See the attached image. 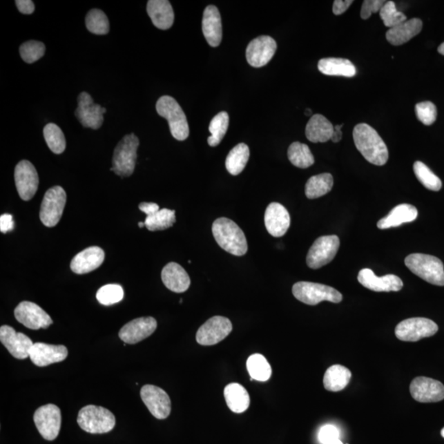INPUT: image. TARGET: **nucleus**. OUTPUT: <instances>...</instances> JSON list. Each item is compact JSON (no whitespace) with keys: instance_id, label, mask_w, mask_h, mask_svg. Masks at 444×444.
<instances>
[{"instance_id":"obj_1","label":"nucleus","mask_w":444,"mask_h":444,"mask_svg":"<svg viewBox=\"0 0 444 444\" xmlns=\"http://www.w3.org/2000/svg\"><path fill=\"white\" fill-rule=\"evenodd\" d=\"M356 148L366 161L375 166L385 165L389 150L378 132L367 124H357L353 131Z\"/></svg>"},{"instance_id":"obj_2","label":"nucleus","mask_w":444,"mask_h":444,"mask_svg":"<svg viewBox=\"0 0 444 444\" xmlns=\"http://www.w3.org/2000/svg\"><path fill=\"white\" fill-rule=\"evenodd\" d=\"M213 234L219 247L235 256H244L248 251L244 233L231 220L222 218L213 224Z\"/></svg>"},{"instance_id":"obj_3","label":"nucleus","mask_w":444,"mask_h":444,"mask_svg":"<svg viewBox=\"0 0 444 444\" xmlns=\"http://www.w3.org/2000/svg\"><path fill=\"white\" fill-rule=\"evenodd\" d=\"M409 270L434 286H444V266L439 258L424 253H412L405 260Z\"/></svg>"},{"instance_id":"obj_4","label":"nucleus","mask_w":444,"mask_h":444,"mask_svg":"<svg viewBox=\"0 0 444 444\" xmlns=\"http://www.w3.org/2000/svg\"><path fill=\"white\" fill-rule=\"evenodd\" d=\"M77 424L89 434H106L115 428L116 421L114 414L109 409L89 405L80 409Z\"/></svg>"},{"instance_id":"obj_5","label":"nucleus","mask_w":444,"mask_h":444,"mask_svg":"<svg viewBox=\"0 0 444 444\" xmlns=\"http://www.w3.org/2000/svg\"><path fill=\"white\" fill-rule=\"evenodd\" d=\"M156 108L158 115L167 119L172 136L178 141L187 139L188 120L179 103L173 97L163 96L157 101Z\"/></svg>"},{"instance_id":"obj_6","label":"nucleus","mask_w":444,"mask_h":444,"mask_svg":"<svg viewBox=\"0 0 444 444\" xmlns=\"http://www.w3.org/2000/svg\"><path fill=\"white\" fill-rule=\"evenodd\" d=\"M139 146V139L135 133L124 136L115 148L110 171L122 178L131 176L135 169Z\"/></svg>"},{"instance_id":"obj_7","label":"nucleus","mask_w":444,"mask_h":444,"mask_svg":"<svg viewBox=\"0 0 444 444\" xmlns=\"http://www.w3.org/2000/svg\"><path fill=\"white\" fill-rule=\"evenodd\" d=\"M292 293L300 302L308 305H317L322 301L338 304L343 299L342 295L334 287L309 282L296 283Z\"/></svg>"},{"instance_id":"obj_8","label":"nucleus","mask_w":444,"mask_h":444,"mask_svg":"<svg viewBox=\"0 0 444 444\" xmlns=\"http://www.w3.org/2000/svg\"><path fill=\"white\" fill-rule=\"evenodd\" d=\"M438 327L426 318H407L398 323L395 329L396 337L403 342H416L437 334Z\"/></svg>"},{"instance_id":"obj_9","label":"nucleus","mask_w":444,"mask_h":444,"mask_svg":"<svg viewBox=\"0 0 444 444\" xmlns=\"http://www.w3.org/2000/svg\"><path fill=\"white\" fill-rule=\"evenodd\" d=\"M67 195L62 187L55 186L46 191L43 198L40 218L47 227H54L60 221L66 204Z\"/></svg>"},{"instance_id":"obj_10","label":"nucleus","mask_w":444,"mask_h":444,"mask_svg":"<svg viewBox=\"0 0 444 444\" xmlns=\"http://www.w3.org/2000/svg\"><path fill=\"white\" fill-rule=\"evenodd\" d=\"M340 240L337 235H325L314 241L309 249L306 262L311 269H318L329 264L337 255Z\"/></svg>"},{"instance_id":"obj_11","label":"nucleus","mask_w":444,"mask_h":444,"mask_svg":"<svg viewBox=\"0 0 444 444\" xmlns=\"http://www.w3.org/2000/svg\"><path fill=\"white\" fill-rule=\"evenodd\" d=\"M34 422L43 438L53 441L61 429V412L54 404L45 405L39 407L34 414Z\"/></svg>"},{"instance_id":"obj_12","label":"nucleus","mask_w":444,"mask_h":444,"mask_svg":"<svg viewBox=\"0 0 444 444\" xmlns=\"http://www.w3.org/2000/svg\"><path fill=\"white\" fill-rule=\"evenodd\" d=\"M233 327L230 320L222 316L211 318L197 331L196 340L202 346H213L221 342L231 333Z\"/></svg>"},{"instance_id":"obj_13","label":"nucleus","mask_w":444,"mask_h":444,"mask_svg":"<svg viewBox=\"0 0 444 444\" xmlns=\"http://www.w3.org/2000/svg\"><path fill=\"white\" fill-rule=\"evenodd\" d=\"M15 316L17 321L32 330L46 329L53 323L52 318L44 309L30 301H23L17 306Z\"/></svg>"},{"instance_id":"obj_14","label":"nucleus","mask_w":444,"mask_h":444,"mask_svg":"<svg viewBox=\"0 0 444 444\" xmlns=\"http://www.w3.org/2000/svg\"><path fill=\"white\" fill-rule=\"evenodd\" d=\"M142 402L152 415L158 420H165L170 416L171 402L170 396L161 387L144 385L140 392Z\"/></svg>"},{"instance_id":"obj_15","label":"nucleus","mask_w":444,"mask_h":444,"mask_svg":"<svg viewBox=\"0 0 444 444\" xmlns=\"http://www.w3.org/2000/svg\"><path fill=\"white\" fill-rule=\"evenodd\" d=\"M77 102L79 105L75 115L81 124L85 128H100L104 122L103 115L106 112V108L95 104L93 97L88 93H80Z\"/></svg>"},{"instance_id":"obj_16","label":"nucleus","mask_w":444,"mask_h":444,"mask_svg":"<svg viewBox=\"0 0 444 444\" xmlns=\"http://www.w3.org/2000/svg\"><path fill=\"white\" fill-rule=\"evenodd\" d=\"M15 184L21 200H31L36 195L39 177L35 166L28 161H21L15 167Z\"/></svg>"},{"instance_id":"obj_17","label":"nucleus","mask_w":444,"mask_h":444,"mask_svg":"<svg viewBox=\"0 0 444 444\" xmlns=\"http://www.w3.org/2000/svg\"><path fill=\"white\" fill-rule=\"evenodd\" d=\"M409 392L418 403H438L444 399V385L441 382L427 377L414 378Z\"/></svg>"},{"instance_id":"obj_18","label":"nucleus","mask_w":444,"mask_h":444,"mask_svg":"<svg viewBox=\"0 0 444 444\" xmlns=\"http://www.w3.org/2000/svg\"><path fill=\"white\" fill-rule=\"evenodd\" d=\"M277 42L269 36L258 37L250 41L247 49V59L250 66L261 68L269 64L277 51Z\"/></svg>"},{"instance_id":"obj_19","label":"nucleus","mask_w":444,"mask_h":444,"mask_svg":"<svg viewBox=\"0 0 444 444\" xmlns=\"http://www.w3.org/2000/svg\"><path fill=\"white\" fill-rule=\"evenodd\" d=\"M0 340L8 352L19 360L27 359L34 345L28 336L17 333L15 329L8 325L0 327Z\"/></svg>"},{"instance_id":"obj_20","label":"nucleus","mask_w":444,"mask_h":444,"mask_svg":"<svg viewBox=\"0 0 444 444\" xmlns=\"http://www.w3.org/2000/svg\"><path fill=\"white\" fill-rule=\"evenodd\" d=\"M157 327V322L153 317L136 318L125 325L119 333V337L126 344H136L148 338Z\"/></svg>"},{"instance_id":"obj_21","label":"nucleus","mask_w":444,"mask_h":444,"mask_svg":"<svg viewBox=\"0 0 444 444\" xmlns=\"http://www.w3.org/2000/svg\"><path fill=\"white\" fill-rule=\"evenodd\" d=\"M68 349L63 345H50L42 342L34 343L29 351L32 363L38 367L64 361L68 356Z\"/></svg>"},{"instance_id":"obj_22","label":"nucleus","mask_w":444,"mask_h":444,"mask_svg":"<svg viewBox=\"0 0 444 444\" xmlns=\"http://www.w3.org/2000/svg\"><path fill=\"white\" fill-rule=\"evenodd\" d=\"M358 281L365 288L375 292L399 291L403 287L402 279L398 276L389 274L378 278L371 269H362L358 275Z\"/></svg>"},{"instance_id":"obj_23","label":"nucleus","mask_w":444,"mask_h":444,"mask_svg":"<svg viewBox=\"0 0 444 444\" xmlns=\"http://www.w3.org/2000/svg\"><path fill=\"white\" fill-rule=\"evenodd\" d=\"M266 229L273 237H282L291 226V217L284 206L271 202L267 206L264 215Z\"/></svg>"},{"instance_id":"obj_24","label":"nucleus","mask_w":444,"mask_h":444,"mask_svg":"<svg viewBox=\"0 0 444 444\" xmlns=\"http://www.w3.org/2000/svg\"><path fill=\"white\" fill-rule=\"evenodd\" d=\"M105 260V252L100 247L87 248L73 258L70 267L76 274H86L96 270Z\"/></svg>"},{"instance_id":"obj_25","label":"nucleus","mask_w":444,"mask_h":444,"mask_svg":"<svg viewBox=\"0 0 444 444\" xmlns=\"http://www.w3.org/2000/svg\"><path fill=\"white\" fill-rule=\"evenodd\" d=\"M202 32L206 41L213 47L221 44L222 40V17L218 8L214 6H209L205 8L202 18Z\"/></svg>"},{"instance_id":"obj_26","label":"nucleus","mask_w":444,"mask_h":444,"mask_svg":"<svg viewBox=\"0 0 444 444\" xmlns=\"http://www.w3.org/2000/svg\"><path fill=\"white\" fill-rule=\"evenodd\" d=\"M162 280L167 289L175 293L186 291L191 283L187 271L176 262H170L164 267Z\"/></svg>"},{"instance_id":"obj_27","label":"nucleus","mask_w":444,"mask_h":444,"mask_svg":"<svg viewBox=\"0 0 444 444\" xmlns=\"http://www.w3.org/2000/svg\"><path fill=\"white\" fill-rule=\"evenodd\" d=\"M146 12L155 27L158 29H169L174 23L173 8L167 0H150L146 6Z\"/></svg>"},{"instance_id":"obj_28","label":"nucleus","mask_w":444,"mask_h":444,"mask_svg":"<svg viewBox=\"0 0 444 444\" xmlns=\"http://www.w3.org/2000/svg\"><path fill=\"white\" fill-rule=\"evenodd\" d=\"M423 23L420 19H412L404 21L389 30L386 38L390 44L400 46L412 40L421 32Z\"/></svg>"},{"instance_id":"obj_29","label":"nucleus","mask_w":444,"mask_h":444,"mask_svg":"<svg viewBox=\"0 0 444 444\" xmlns=\"http://www.w3.org/2000/svg\"><path fill=\"white\" fill-rule=\"evenodd\" d=\"M334 133V126L325 116L317 114L309 120L305 128V135L310 142H326L331 140Z\"/></svg>"},{"instance_id":"obj_30","label":"nucleus","mask_w":444,"mask_h":444,"mask_svg":"<svg viewBox=\"0 0 444 444\" xmlns=\"http://www.w3.org/2000/svg\"><path fill=\"white\" fill-rule=\"evenodd\" d=\"M418 211L416 206L404 204L395 206L391 212L381 220H379L377 226L378 229L385 230L392 227H398L403 223L415 221L417 218Z\"/></svg>"},{"instance_id":"obj_31","label":"nucleus","mask_w":444,"mask_h":444,"mask_svg":"<svg viewBox=\"0 0 444 444\" xmlns=\"http://www.w3.org/2000/svg\"><path fill=\"white\" fill-rule=\"evenodd\" d=\"M224 396L228 407L237 414L247 412L249 407V392L240 383H232L224 389Z\"/></svg>"},{"instance_id":"obj_32","label":"nucleus","mask_w":444,"mask_h":444,"mask_svg":"<svg viewBox=\"0 0 444 444\" xmlns=\"http://www.w3.org/2000/svg\"><path fill=\"white\" fill-rule=\"evenodd\" d=\"M318 70L327 76L352 77L356 75L354 64L346 59H322L318 64Z\"/></svg>"},{"instance_id":"obj_33","label":"nucleus","mask_w":444,"mask_h":444,"mask_svg":"<svg viewBox=\"0 0 444 444\" xmlns=\"http://www.w3.org/2000/svg\"><path fill=\"white\" fill-rule=\"evenodd\" d=\"M351 378L350 369L340 365H334L327 369L323 377V385L329 392H340L346 387Z\"/></svg>"},{"instance_id":"obj_34","label":"nucleus","mask_w":444,"mask_h":444,"mask_svg":"<svg viewBox=\"0 0 444 444\" xmlns=\"http://www.w3.org/2000/svg\"><path fill=\"white\" fill-rule=\"evenodd\" d=\"M334 177L329 173L312 176L305 184V195L309 200H316L329 193L334 187Z\"/></svg>"},{"instance_id":"obj_35","label":"nucleus","mask_w":444,"mask_h":444,"mask_svg":"<svg viewBox=\"0 0 444 444\" xmlns=\"http://www.w3.org/2000/svg\"><path fill=\"white\" fill-rule=\"evenodd\" d=\"M249 148L245 144H239L232 148L226 157V170L232 175H238L247 166L249 159Z\"/></svg>"},{"instance_id":"obj_36","label":"nucleus","mask_w":444,"mask_h":444,"mask_svg":"<svg viewBox=\"0 0 444 444\" xmlns=\"http://www.w3.org/2000/svg\"><path fill=\"white\" fill-rule=\"evenodd\" d=\"M288 158L292 165L306 169L313 165L314 157L309 146L300 142H295L289 146Z\"/></svg>"},{"instance_id":"obj_37","label":"nucleus","mask_w":444,"mask_h":444,"mask_svg":"<svg viewBox=\"0 0 444 444\" xmlns=\"http://www.w3.org/2000/svg\"><path fill=\"white\" fill-rule=\"evenodd\" d=\"M247 369L253 380L266 382L271 375V367L269 361L261 354L250 356L247 360Z\"/></svg>"},{"instance_id":"obj_38","label":"nucleus","mask_w":444,"mask_h":444,"mask_svg":"<svg viewBox=\"0 0 444 444\" xmlns=\"http://www.w3.org/2000/svg\"><path fill=\"white\" fill-rule=\"evenodd\" d=\"M175 221V211L163 209L146 217L144 222L148 231H157L168 229L174 225Z\"/></svg>"},{"instance_id":"obj_39","label":"nucleus","mask_w":444,"mask_h":444,"mask_svg":"<svg viewBox=\"0 0 444 444\" xmlns=\"http://www.w3.org/2000/svg\"><path fill=\"white\" fill-rule=\"evenodd\" d=\"M229 127V115L226 111L220 112L214 116L209 125L211 135L208 139L209 145L217 146L222 142Z\"/></svg>"},{"instance_id":"obj_40","label":"nucleus","mask_w":444,"mask_h":444,"mask_svg":"<svg viewBox=\"0 0 444 444\" xmlns=\"http://www.w3.org/2000/svg\"><path fill=\"white\" fill-rule=\"evenodd\" d=\"M43 133L47 145L55 154L64 152L66 148V137L58 125L52 123L46 124Z\"/></svg>"},{"instance_id":"obj_41","label":"nucleus","mask_w":444,"mask_h":444,"mask_svg":"<svg viewBox=\"0 0 444 444\" xmlns=\"http://www.w3.org/2000/svg\"><path fill=\"white\" fill-rule=\"evenodd\" d=\"M86 27L96 35H106L110 32V23L105 12L94 8L86 17Z\"/></svg>"},{"instance_id":"obj_42","label":"nucleus","mask_w":444,"mask_h":444,"mask_svg":"<svg viewBox=\"0 0 444 444\" xmlns=\"http://www.w3.org/2000/svg\"><path fill=\"white\" fill-rule=\"evenodd\" d=\"M414 172L418 180L426 189L432 191H439L442 188V181L423 162H416L413 166Z\"/></svg>"},{"instance_id":"obj_43","label":"nucleus","mask_w":444,"mask_h":444,"mask_svg":"<svg viewBox=\"0 0 444 444\" xmlns=\"http://www.w3.org/2000/svg\"><path fill=\"white\" fill-rule=\"evenodd\" d=\"M124 298V290L117 284H109L99 289L97 299L103 305L109 306L120 302Z\"/></svg>"},{"instance_id":"obj_44","label":"nucleus","mask_w":444,"mask_h":444,"mask_svg":"<svg viewBox=\"0 0 444 444\" xmlns=\"http://www.w3.org/2000/svg\"><path fill=\"white\" fill-rule=\"evenodd\" d=\"M380 18L387 28L390 29L407 21V16L396 10L394 1H386L381 10L379 11Z\"/></svg>"},{"instance_id":"obj_45","label":"nucleus","mask_w":444,"mask_h":444,"mask_svg":"<svg viewBox=\"0 0 444 444\" xmlns=\"http://www.w3.org/2000/svg\"><path fill=\"white\" fill-rule=\"evenodd\" d=\"M45 52L46 46L41 41H29L20 46L21 57L28 64L35 63L44 56Z\"/></svg>"},{"instance_id":"obj_46","label":"nucleus","mask_w":444,"mask_h":444,"mask_svg":"<svg viewBox=\"0 0 444 444\" xmlns=\"http://www.w3.org/2000/svg\"><path fill=\"white\" fill-rule=\"evenodd\" d=\"M416 113L418 119L425 125L433 124L437 119V108L430 102L418 103Z\"/></svg>"},{"instance_id":"obj_47","label":"nucleus","mask_w":444,"mask_h":444,"mask_svg":"<svg viewBox=\"0 0 444 444\" xmlns=\"http://www.w3.org/2000/svg\"><path fill=\"white\" fill-rule=\"evenodd\" d=\"M385 3L383 0H365L361 7V19H369L372 14L380 11Z\"/></svg>"},{"instance_id":"obj_48","label":"nucleus","mask_w":444,"mask_h":444,"mask_svg":"<svg viewBox=\"0 0 444 444\" xmlns=\"http://www.w3.org/2000/svg\"><path fill=\"white\" fill-rule=\"evenodd\" d=\"M340 433L337 427L331 425L322 426L318 433V439L322 444H329L339 439Z\"/></svg>"},{"instance_id":"obj_49","label":"nucleus","mask_w":444,"mask_h":444,"mask_svg":"<svg viewBox=\"0 0 444 444\" xmlns=\"http://www.w3.org/2000/svg\"><path fill=\"white\" fill-rule=\"evenodd\" d=\"M15 229V221L11 214H3L0 217V231L2 233L12 231Z\"/></svg>"},{"instance_id":"obj_50","label":"nucleus","mask_w":444,"mask_h":444,"mask_svg":"<svg viewBox=\"0 0 444 444\" xmlns=\"http://www.w3.org/2000/svg\"><path fill=\"white\" fill-rule=\"evenodd\" d=\"M16 6L23 15H32L35 11V4L32 0H17Z\"/></svg>"},{"instance_id":"obj_51","label":"nucleus","mask_w":444,"mask_h":444,"mask_svg":"<svg viewBox=\"0 0 444 444\" xmlns=\"http://www.w3.org/2000/svg\"><path fill=\"white\" fill-rule=\"evenodd\" d=\"M353 3L352 0H336L334 3L333 12L335 15H340L344 14L348 10V8Z\"/></svg>"},{"instance_id":"obj_52","label":"nucleus","mask_w":444,"mask_h":444,"mask_svg":"<svg viewBox=\"0 0 444 444\" xmlns=\"http://www.w3.org/2000/svg\"><path fill=\"white\" fill-rule=\"evenodd\" d=\"M139 209L146 215V217H149V215H152L160 210L159 209V206L157 204H153V202H142L139 204Z\"/></svg>"},{"instance_id":"obj_53","label":"nucleus","mask_w":444,"mask_h":444,"mask_svg":"<svg viewBox=\"0 0 444 444\" xmlns=\"http://www.w3.org/2000/svg\"><path fill=\"white\" fill-rule=\"evenodd\" d=\"M343 124L336 125L334 127V133L331 140L334 142H339L342 139V128Z\"/></svg>"},{"instance_id":"obj_54","label":"nucleus","mask_w":444,"mask_h":444,"mask_svg":"<svg viewBox=\"0 0 444 444\" xmlns=\"http://www.w3.org/2000/svg\"><path fill=\"white\" fill-rule=\"evenodd\" d=\"M438 51L439 54L444 55V42L438 46Z\"/></svg>"},{"instance_id":"obj_55","label":"nucleus","mask_w":444,"mask_h":444,"mask_svg":"<svg viewBox=\"0 0 444 444\" xmlns=\"http://www.w3.org/2000/svg\"><path fill=\"white\" fill-rule=\"evenodd\" d=\"M329 444H344V443L342 441H340L339 438V439H337V441H335L333 443H331Z\"/></svg>"},{"instance_id":"obj_56","label":"nucleus","mask_w":444,"mask_h":444,"mask_svg":"<svg viewBox=\"0 0 444 444\" xmlns=\"http://www.w3.org/2000/svg\"><path fill=\"white\" fill-rule=\"evenodd\" d=\"M305 115H307V116H309V115H312V111H311V110H310V109H307V110H306V111H305Z\"/></svg>"},{"instance_id":"obj_57","label":"nucleus","mask_w":444,"mask_h":444,"mask_svg":"<svg viewBox=\"0 0 444 444\" xmlns=\"http://www.w3.org/2000/svg\"><path fill=\"white\" fill-rule=\"evenodd\" d=\"M139 226L140 228H142V227H144V226H145V222H139Z\"/></svg>"},{"instance_id":"obj_58","label":"nucleus","mask_w":444,"mask_h":444,"mask_svg":"<svg viewBox=\"0 0 444 444\" xmlns=\"http://www.w3.org/2000/svg\"><path fill=\"white\" fill-rule=\"evenodd\" d=\"M442 437L444 438V428L441 430Z\"/></svg>"}]
</instances>
